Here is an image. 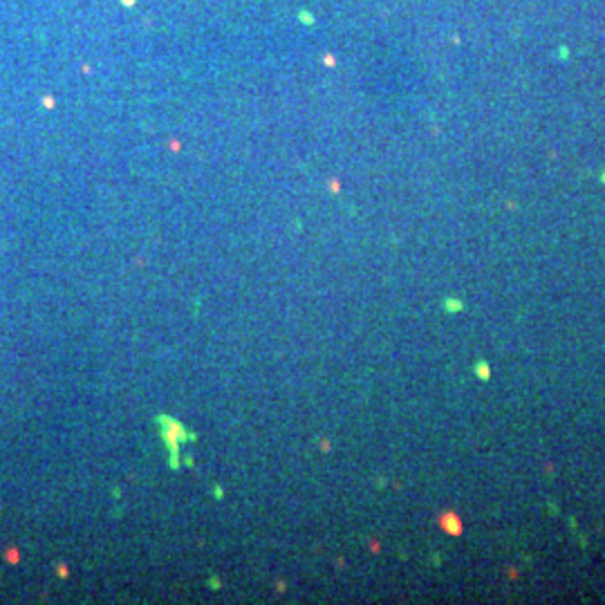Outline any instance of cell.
<instances>
[{
    "mask_svg": "<svg viewBox=\"0 0 605 605\" xmlns=\"http://www.w3.org/2000/svg\"><path fill=\"white\" fill-rule=\"evenodd\" d=\"M439 522H442V529L446 531V534H451V536H460L462 534V520L455 516L453 511H446L439 518Z\"/></svg>",
    "mask_w": 605,
    "mask_h": 605,
    "instance_id": "1",
    "label": "cell"
},
{
    "mask_svg": "<svg viewBox=\"0 0 605 605\" xmlns=\"http://www.w3.org/2000/svg\"><path fill=\"white\" fill-rule=\"evenodd\" d=\"M446 305H448V307H453L451 312H457V309H462V302H460V301H448Z\"/></svg>",
    "mask_w": 605,
    "mask_h": 605,
    "instance_id": "3",
    "label": "cell"
},
{
    "mask_svg": "<svg viewBox=\"0 0 605 605\" xmlns=\"http://www.w3.org/2000/svg\"><path fill=\"white\" fill-rule=\"evenodd\" d=\"M475 372H477V377L482 379V381H487V379L491 377V368H489V363H487V361H480V363H477V368H475Z\"/></svg>",
    "mask_w": 605,
    "mask_h": 605,
    "instance_id": "2",
    "label": "cell"
}]
</instances>
